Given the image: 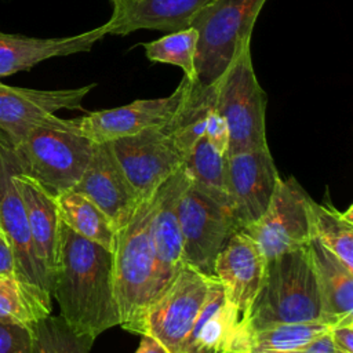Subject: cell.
I'll use <instances>...</instances> for the list:
<instances>
[{"label":"cell","mask_w":353,"mask_h":353,"mask_svg":"<svg viewBox=\"0 0 353 353\" xmlns=\"http://www.w3.org/2000/svg\"><path fill=\"white\" fill-rule=\"evenodd\" d=\"M0 229H1V228H0Z\"/></svg>","instance_id":"cell-38"},{"label":"cell","mask_w":353,"mask_h":353,"mask_svg":"<svg viewBox=\"0 0 353 353\" xmlns=\"http://www.w3.org/2000/svg\"><path fill=\"white\" fill-rule=\"evenodd\" d=\"M97 84L77 88L36 90L0 83V135L18 145L36 125L62 109H81L84 97Z\"/></svg>","instance_id":"cell-14"},{"label":"cell","mask_w":353,"mask_h":353,"mask_svg":"<svg viewBox=\"0 0 353 353\" xmlns=\"http://www.w3.org/2000/svg\"><path fill=\"white\" fill-rule=\"evenodd\" d=\"M266 0H214L192 22L199 33L194 69L196 83L215 85L237 50L251 40L256 17Z\"/></svg>","instance_id":"cell-6"},{"label":"cell","mask_w":353,"mask_h":353,"mask_svg":"<svg viewBox=\"0 0 353 353\" xmlns=\"http://www.w3.org/2000/svg\"><path fill=\"white\" fill-rule=\"evenodd\" d=\"M152 210L153 193L143 197L128 222L116 230L113 284L120 325L127 331L164 288L150 237Z\"/></svg>","instance_id":"cell-3"},{"label":"cell","mask_w":353,"mask_h":353,"mask_svg":"<svg viewBox=\"0 0 353 353\" xmlns=\"http://www.w3.org/2000/svg\"><path fill=\"white\" fill-rule=\"evenodd\" d=\"M135 353H168V352L157 339L149 335H142V339Z\"/></svg>","instance_id":"cell-36"},{"label":"cell","mask_w":353,"mask_h":353,"mask_svg":"<svg viewBox=\"0 0 353 353\" xmlns=\"http://www.w3.org/2000/svg\"><path fill=\"white\" fill-rule=\"evenodd\" d=\"M51 296L61 317L94 339L114 325L120 313L113 284V251L87 240L61 222Z\"/></svg>","instance_id":"cell-1"},{"label":"cell","mask_w":353,"mask_h":353,"mask_svg":"<svg viewBox=\"0 0 353 353\" xmlns=\"http://www.w3.org/2000/svg\"><path fill=\"white\" fill-rule=\"evenodd\" d=\"M112 1H113V3H114V1H117V0H112Z\"/></svg>","instance_id":"cell-37"},{"label":"cell","mask_w":353,"mask_h":353,"mask_svg":"<svg viewBox=\"0 0 353 353\" xmlns=\"http://www.w3.org/2000/svg\"><path fill=\"white\" fill-rule=\"evenodd\" d=\"M30 327L0 321V353H30Z\"/></svg>","instance_id":"cell-31"},{"label":"cell","mask_w":353,"mask_h":353,"mask_svg":"<svg viewBox=\"0 0 353 353\" xmlns=\"http://www.w3.org/2000/svg\"><path fill=\"white\" fill-rule=\"evenodd\" d=\"M182 353H252L247 324L226 301L216 277L210 279L204 303Z\"/></svg>","instance_id":"cell-15"},{"label":"cell","mask_w":353,"mask_h":353,"mask_svg":"<svg viewBox=\"0 0 353 353\" xmlns=\"http://www.w3.org/2000/svg\"><path fill=\"white\" fill-rule=\"evenodd\" d=\"M316 320H321V301L306 245L268 261L245 323L250 334L270 325Z\"/></svg>","instance_id":"cell-4"},{"label":"cell","mask_w":353,"mask_h":353,"mask_svg":"<svg viewBox=\"0 0 353 353\" xmlns=\"http://www.w3.org/2000/svg\"><path fill=\"white\" fill-rule=\"evenodd\" d=\"M215 101L216 84L204 88L196 81L189 80V87L179 109L172 119L163 125L185 157L193 145L204 137L205 119L210 109L215 106Z\"/></svg>","instance_id":"cell-23"},{"label":"cell","mask_w":353,"mask_h":353,"mask_svg":"<svg viewBox=\"0 0 353 353\" xmlns=\"http://www.w3.org/2000/svg\"><path fill=\"white\" fill-rule=\"evenodd\" d=\"M182 167L194 188L216 203L229 207L225 181V156L218 153L205 137H201L193 145Z\"/></svg>","instance_id":"cell-27"},{"label":"cell","mask_w":353,"mask_h":353,"mask_svg":"<svg viewBox=\"0 0 353 353\" xmlns=\"http://www.w3.org/2000/svg\"><path fill=\"white\" fill-rule=\"evenodd\" d=\"M94 145L79 131L76 119L51 114L12 146V152L18 172L57 197L79 182L92 156Z\"/></svg>","instance_id":"cell-2"},{"label":"cell","mask_w":353,"mask_h":353,"mask_svg":"<svg viewBox=\"0 0 353 353\" xmlns=\"http://www.w3.org/2000/svg\"><path fill=\"white\" fill-rule=\"evenodd\" d=\"M306 250L321 301V320L331 327L353 319V270L336 258L316 237Z\"/></svg>","instance_id":"cell-21"},{"label":"cell","mask_w":353,"mask_h":353,"mask_svg":"<svg viewBox=\"0 0 353 353\" xmlns=\"http://www.w3.org/2000/svg\"><path fill=\"white\" fill-rule=\"evenodd\" d=\"M15 276V262L11 245L0 229V277Z\"/></svg>","instance_id":"cell-35"},{"label":"cell","mask_w":353,"mask_h":353,"mask_svg":"<svg viewBox=\"0 0 353 353\" xmlns=\"http://www.w3.org/2000/svg\"><path fill=\"white\" fill-rule=\"evenodd\" d=\"M199 33L193 26L167 33L165 36L143 43L146 58L152 62L170 63L183 70V77L196 81L194 58Z\"/></svg>","instance_id":"cell-30"},{"label":"cell","mask_w":353,"mask_h":353,"mask_svg":"<svg viewBox=\"0 0 353 353\" xmlns=\"http://www.w3.org/2000/svg\"><path fill=\"white\" fill-rule=\"evenodd\" d=\"M188 87L189 80L183 77L167 97L135 99L123 106L90 112L76 119L77 128L94 143H106L152 127H163L179 109Z\"/></svg>","instance_id":"cell-13"},{"label":"cell","mask_w":353,"mask_h":353,"mask_svg":"<svg viewBox=\"0 0 353 353\" xmlns=\"http://www.w3.org/2000/svg\"><path fill=\"white\" fill-rule=\"evenodd\" d=\"M15 171L18 167L12 145L0 135V228L14 254L15 276L51 296L50 277L36 255L23 201L12 182Z\"/></svg>","instance_id":"cell-10"},{"label":"cell","mask_w":353,"mask_h":353,"mask_svg":"<svg viewBox=\"0 0 353 353\" xmlns=\"http://www.w3.org/2000/svg\"><path fill=\"white\" fill-rule=\"evenodd\" d=\"M12 182L23 201L36 255L51 281L57 265L61 226L55 197L36 181L17 171L12 174Z\"/></svg>","instance_id":"cell-22"},{"label":"cell","mask_w":353,"mask_h":353,"mask_svg":"<svg viewBox=\"0 0 353 353\" xmlns=\"http://www.w3.org/2000/svg\"><path fill=\"white\" fill-rule=\"evenodd\" d=\"M30 353H90L94 338L73 330L61 316H47L30 327Z\"/></svg>","instance_id":"cell-29"},{"label":"cell","mask_w":353,"mask_h":353,"mask_svg":"<svg viewBox=\"0 0 353 353\" xmlns=\"http://www.w3.org/2000/svg\"><path fill=\"white\" fill-rule=\"evenodd\" d=\"M215 108L229 130L226 154L268 148L266 94L255 74L251 40L237 50L216 83Z\"/></svg>","instance_id":"cell-5"},{"label":"cell","mask_w":353,"mask_h":353,"mask_svg":"<svg viewBox=\"0 0 353 353\" xmlns=\"http://www.w3.org/2000/svg\"><path fill=\"white\" fill-rule=\"evenodd\" d=\"M279 178L269 148L225 156L229 207L240 230L266 211Z\"/></svg>","instance_id":"cell-12"},{"label":"cell","mask_w":353,"mask_h":353,"mask_svg":"<svg viewBox=\"0 0 353 353\" xmlns=\"http://www.w3.org/2000/svg\"><path fill=\"white\" fill-rule=\"evenodd\" d=\"M105 34V25L79 34L50 39L0 30V79L29 70L46 59L90 51Z\"/></svg>","instance_id":"cell-20"},{"label":"cell","mask_w":353,"mask_h":353,"mask_svg":"<svg viewBox=\"0 0 353 353\" xmlns=\"http://www.w3.org/2000/svg\"><path fill=\"white\" fill-rule=\"evenodd\" d=\"M182 262L214 277V263L230 236L240 230L229 207L212 200L192 183L178 203Z\"/></svg>","instance_id":"cell-8"},{"label":"cell","mask_w":353,"mask_h":353,"mask_svg":"<svg viewBox=\"0 0 353 353\" xmlns=\"http://www.w3.org/2000/svg\"><path fill=\"white\" fill-rule=\"evenodd\" d=\"M261 353H336V352L328 331L298 349H292L287 352H261Z\"/></svg>","instance_id":"cell-34"},{"label":"cell","mask_w":353,"mask_h":353,"mask_svg":"<svg viewBox=\"0 0 353 353\" xmlns=\"http://www.w3.org/2000/svg\"><path fill=\"white\" fill-rule=\"evenodd\" d=\"M109 143L130 183L142 199L150 196L185 160L163 127H152Z\"/></svg>","instance_id":"cell-11"},{"label":"cell","mask_w":353,"mask_h":353,"mask_svg":"<svg viewBox=\"0 0 353 353\" xmlns=\"http://www.w3.org/2000/svg\"><path fill=\"white\" fill-rule=\"evenodd\" d=\"M204 137L218 153L226 156L229 148V130L225 119L219 114L215 106L210 109L207 114Z\"/></svg>","instance_id":"cell-32"},{"label":"cell","mask_w":353,"mask_h":353,"mask_svg":"<svg viewBox=\"0 0 353 353\" xmlns=\"http://www.w3.org/2000/svg\"><path fill=\"white\" fill-rule=\"evenodd\" d=\"M310 199L294 176L279 178L266 211L241 229L256 243L266 262L305 247L312 239Z\"/></svg>","instance_id":"cell-9"},{"label":"cell","mask_w":353,"mask_h":353,"mask_svg":"<svg viewBox=\"0 0 353 353\" xmlns=\"http://www.w3.org/2000/svg\"><path fill=\"white\" fill-rule=\"evenodd\" d=\"M210 279L182 265L175 277L142 310L130 331L157 339L168 353H182L204 303Z\"/></svg>","instance_id":"cell-7"},{"label":"cell","mask_w":353,"mask_h":353,"mask_svg":"<svg viewBox=\"0 0 353 353\" xmlns=\"http://www.w3.org/2000/svg\"><path fill=\"white\" fill-rule=\"evenodd\" d=\"M55 201L61 222L87 240L113 251L116 229L99 207L73 189L58 194Z\"/></svg>","instance_id":"cell-24"},{"label":"cell","mask_w":353,"mask_h":353,"mask_svg":"<svg viewBox=\"0 0 353 353\" xmlns=\"http://www.w3.org/2000/svg\"><path fill=\"white\" fill-rule=\"evenodd\" d=\"M51 310L50 295L23 284L17 276L0 277V321L32 327Z\"/></svg>","instance_id":"cell-26"},{"label":"cell","mask_w":353,"mask_h":353,"mask_svg":"<svg viewBox=\"0 0 353 353\" xmlns=\"http://www.w3.org/2000/svg\"><path fill=\"white\" fill-rule=\"evenodd\" d=\"M72 189L99 207L116 230L128 222L142 200L130 183L109 142L94 145L88 165Z\"/></svg>","instance_id":"cell-16"},{"label":"cell","mask_w":353,"mask_h":353,"mask_svg":"<svg viewBox=\"0 0 353 353\" xmlns=\"http://www.w3.org/2000/svg\"><path fill=\"white\" fill-rule=\"evenodd\" d=\"M266 259L256 243L243 230L234 232L218 254L214 277L221 283L226 301L247 323L251 305L259 292Z\"/></svg>","instance_id":"cell-17"},{"label":"cell","mask_w":353,"mask_h":353,"mask_svg":"<svg viewBox=\"0 0 353 353\" xmlns=\"http://www.w3.org/2000/svg\"><path fill=\"white\" fill-rule=\"evenodd\" d=\"M312 237H316L349 269L353 270V207L345 212L332 205L309 203Z\"/></svg>","instance_id":"cell-25"},{"label":"cell","mask_w":353,"mask_h":353,"mask_svg":"<svg viewBox=\"0 0 353 353\" xmlns=\"http://www.w3.org/2000/svg\"><path fill=\"white\" fill-rule=\"evenodd\" d=\"M330 330L331 325L323 320L270 325L250 334L251 349L252 353L287 352L312 342Z\"/></svg>","instance_id":"cell-28"},{"label":"cell","mask_w":353,"mask_h":353,"mask_svg":"<svg viewBox=\"0 0 353 353\" xmlns=\"http://www.w3.org/2000/svg\"><path fill=\"white\" fill-rule=\"evenodd\" d=\"M189 183L190 179L181 165L153 192L150 237L163 287L175 277L183 265L178 203Z\"/></svg>","instance_id":"cell-18"},{"label":"cell","mask_w":353,"mask_h":353,"mask_svg":"<svg viewBox=\"0 0 353 353\" xmlns=\"http://www.w3.org/2000/svg\"><path fill=\"white\" fill-rule=\"evenodd\" d=\"M214 0H117L105 25L106 34L125 36L139 29L167 33L185 29Z\"/></svg>","instance_id":"cell-19"},{"label":"cell","mask_w":353,"mask_h":353,"mask_svg":"<svg viewBox=\"0 0 353 353\" xmlns=\"http://www.w3.org/2000/svg\"><path fill=\"white\" fill-rule=\"evenodd\" d=\"M330 335L336 353H353V319L331 327Z\"/></svg>","instance_id":"cell-33"}]
</instances>
